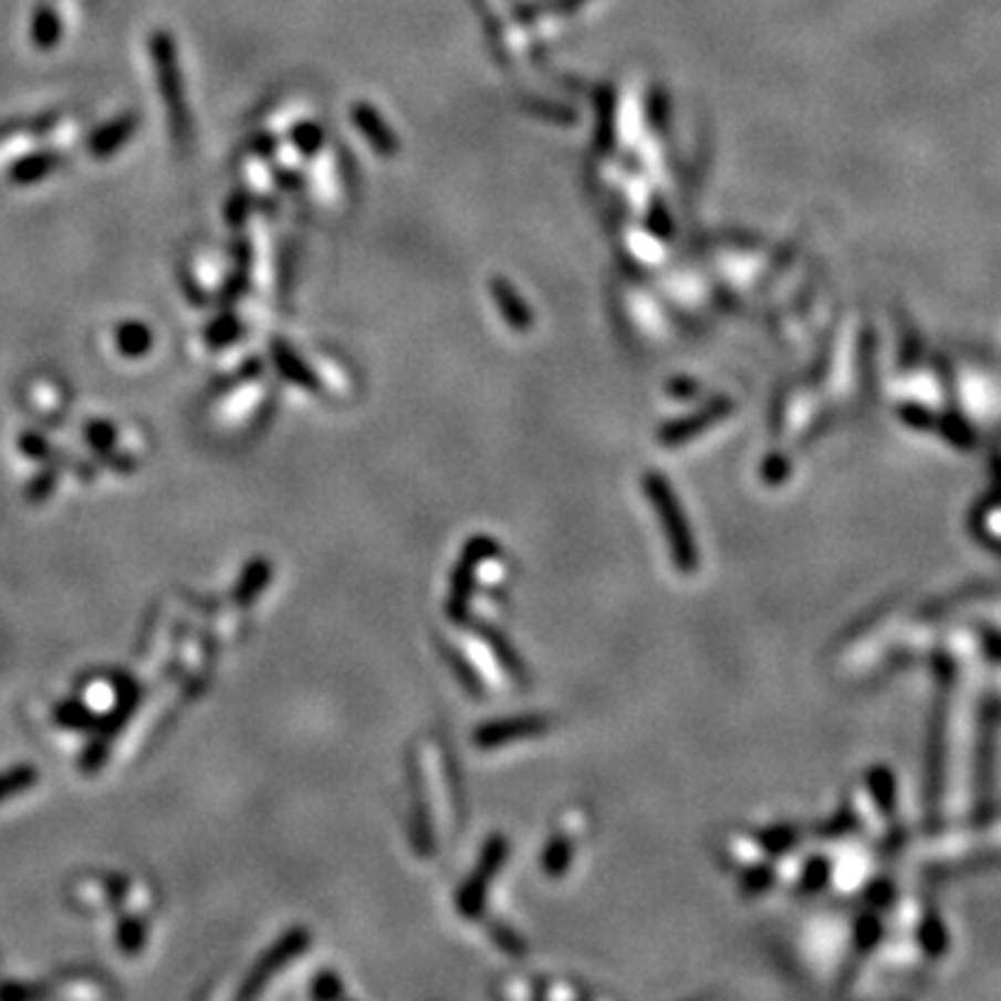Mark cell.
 <instances>
[{
	"label": "cell",
	"instance_id": "obj_1",
	"mask_svg": "<svg viewBox=\"0 0 1001 1001\" xmlns=\"http://www.w3.org/2000/svg\"><path fill=\"white\" fill-rule=\"evenodd\" d=\"M643 487H646L648 501L657 510L659 523L665 529V540L670 545V554H674V565L681 573H696L698 571V545L692 538V529L687 523L685 510H681L679 498H676L670 481H665L659 473L643 476Z\"/></svg>",
	"mask_w": 1001,
	"mask_h": 1001
},
{
	"label": "cell",
	"instance_id": "obj_2",
	"mask_svg": "<svg viewBox=\"0 0 1001 1001\" xmlns=\"http://www.w3.org/2000/svg\"><path fill=\"white\" fill-rule=\"evenodd\" d=\"M501 554L496 540L490 538H473L462 551V560H459L457 571H453L451 582V595H448V615H451L457 624H462L470 615L473 607V595L479 590V565L490 556Z\"/></svg>",
	"mask_w": 1001,
	"mask_h": 1001
},
{
	"label": "cell",
	"instance_id": "obj_3",
	"mask_svg": "<svg viewBox=\"0 0 1001 1001\" xmlns=\"http://www.w3.org/2000/svg\"><path fill=\"white\" fill-rule=\"evenodd\" d=\"M504 859H507V841L501 835H492L490 841L484 843V852H481L479 865H476L473 874L465 879L462 890H459V896H457V907H459V913H462V918H470V921L481 918V913H484V907H487V893H490L492 879H496L498 868L504 865Z\"/></svg>",
	"mask_w": 1001,
	"mask_h": 1001
},
{
	"label": "cell",
	"instance_id": "obj_4",
	"mask_svg": "<svg viewBox=\"0 0 1001 1001\" xmlns=\"http://www.w3.org/2000/svg\"><path fill=\"white\" fill-rule=\"evenodd\" d=\"M551 729L549 718L540 716H521V718H504V721H492L484 727L476 729L473 743L479 749H498V745H510L518 740L529 738H543Z\"/></svg>",
	"mask_w": 1001,
	"mask_h": 1001
},
{
	"label": "cell",
	"instance_id": "obj_5",
	"mask_svg": "<svg viewBox=\"0 0 1001 1001\" xmlns=\"http://www.w3.org/2000/svg\"><path fill=\"white\" fill-rule=\"evenodd\" d=\"M306 943H310V935H306L304 929H295V932L284 935V938L273 946V951L264 955V960L259 962L257 971H253V977H251V982H248V988L242 990V993L246 995L257 993V990L268 982V977H273L281 966H286L290 960H295V957L306 949Z\"/></svg>",
	"mask_w": 1001,
	"mask_h": 1001
},
{
	"label": "cell",
	"instance_id": "obj_6",
	"mask_svg": "<svg viewBox=\"0 0 1001 1001\" xmlns=\"http://www.w3.org/2000/svg\"><path fill=\"white\" fill-rule=\"evenodd\" d=\"M573 854H576V835H573V832H565V830L556 832L543 852L545 876H551V879H560V876H565V870L571 868V863H573Z\"/></svg>",
	"mask_w": 1001,
	"mask_h": 1001
},
{
	"label": "cell",
	"instance_id": "obj_7",
	"mask_svg": "<svg viewBox=\"0 0 1001 1001\" xmlns=\"http://www.w3.org/2000/svg\"><path fill=\"white\" fill-rule=\"evenodd\" d=\"M723 413H727V407H712V409H707V413H701V415H698V418L685 420V424L674 426V429H665V431H663V440H665V442H681V440H687V437H692V435H698V431H701V429H707V426H710V420L721 418Z\"/></svg>",
	"mask_w": 1001,
	"mask_h": 1001
},
{
	"label": "cell",
	"instance_id": "obj_8",
	"mask_svg": "<svg viewBox=\"0 0 1001 1001\" xmlns=\"http://www.w3.org/2000/svg\"><path fill=\"white\" fill-rule=\"evenodd\" d=\"M490 938L496 940L498 949L507 951V955H512V957H523V955H526V943H523V940L518 938V932H512V929H507V927H492V929H490Z\"/></svg>",
	"mask_w": 1001,
	"mask_h": 1001
},
{
	"label": "cell",
	"instance_id": "obj_9",
	"mask_svg": "<svg viewBox=\"0 0 1001 1001\" xmlns=\"http://www.w3.org/2000/svg\"><path fill=\"white\" fill-rule=\"evenodd\" d=\"M312 995L315 999H337V995H343V982H340L337 973H321L315 988H312Z\"/></svg>",
	"mask_w": 1001,
	"mask_h": 1001
},
{
	"label": "cell",
	"instance_id": "obj_10",
	"mask_svg": "<svg viewBox=\"0 0 1001 1001\" xmlns=\"http://www.w3.org/2000/svg\"><path fill=\"white\" fill-rule=\"evenodd\" d=\"M270 578V565H264V562H257V565L251 567V573H248V578H246V584H242V598H251L253 593H259V590H262V584L268 582Z\"/></svg>",
	"mask_w": 1001,
	"mask_h": 1001
}]
</instances>
